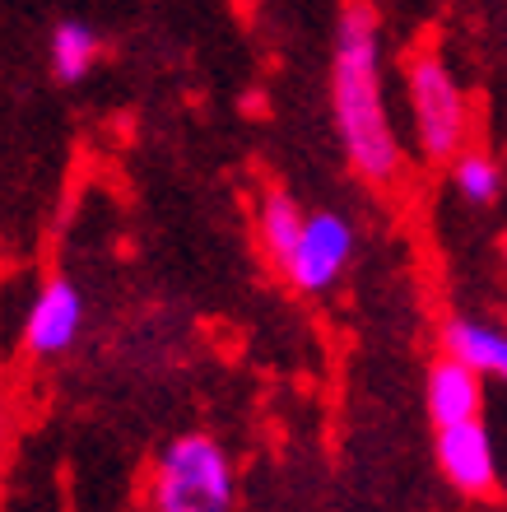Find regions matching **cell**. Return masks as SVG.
I'll use <instances>...</instances> for the list:
<instances>
[{"mask_svg":"<svg viewBox=\"0 0 507 512\" xmlns=\"http://www.w3.org/2000/svg\"><path fill=\"white\" fill-rule=\"evenodd\" d=\"M331 112L349 168L368 177L373 187H391L405 173V154L396 126L387 117L382 94V42H377V14L368 0H345L335 19L331 47Z\"/></svg>","mask_w":507,"mask_h":512,"instance_id":"6da1fadb","label":"cell"},{"mask_svg":"<svg viewBox=\"0 0 507 512\" xmlns=\"http://www.w3.org/2000/svg\"><path fill=\"white\" fill-rule=\"evenodd\" d=\"M154 512H233V461L210 433L168 443L149 489Z\"/></svg>","mask_w":507,"mask_h":512,"instance_id":"7a4b0ae2","label":"cell"},{"mask_svg":"<svg viewBox=\"0 0 507 512\" xmlns=\"http://www.w3.org/2000/svg\"><path fill=\"white\" fill-rule=\"evenodd\" d=\"M405 94H410V122L419 135L424 159L452 163L461 149H470V103L456 84L452 66L438 52H414L405 61Z\"/></svg>","mask_w":507,"mask_h":512,"instance_id":"3957f363","label":"cell"},{"mask_svg":"<svg viewBox=\"0 0 507 512\" xmlns=\"http://www.w3.org/2000/svg\"><path fill=\"white\" fill-rule=\"evenodd\" d=\"M433 457H438L442 480H447L456 494H466V499H489L494 489H503V475H498V452H494L489 429H484V419L438 429Z\"/></svg>","mask_w":507,"mask_h":512,"instance_id":"277c9868","label":"cell"},{"mask_svg":"<svg viewBox=\"0 0 507 512\" xmlns=\"http://www.w3.org/2000/svg\"><path fill=\"white\" fill-rule=\"evenodd\" d=\"M349 256H354V224H349L345 215L317 210V215H307L303 238H298L284 275H289L298 289H307V294H321V289H331V284L345 275Z\"/></svg>","mask_w":507,"mask_h":512,"instance_id":"5b68a950","label":"cell"},{"mask_svg":"<svg viewBox=\"0 0 507 512\" xmlns=\"http://www.w3.org/2000/svg\"><path fill=\"white\" fill-rule=\"evenodd\" d=\"M84 326V294L80 284L56 275L38 289V298L28 303V317H24V350L33 359H52V354H66L75 345Z\"/></svg>","mask_w":507,"mask_h":512,"instance_id":"8992f818","label":"cell"},{"mask_svg":"<svg viewBox=\"0 0 507 512\" xmlns=\"http://www.w3.org/2000/svg\"><path fill=\"white\" fill-rule=\"evenodd\" d=\"M424 405H428L433 429L470 424L484 410V378L475 368L461 364V359L442 354V359H433V368H428V378H424Z\"/></svg>","mask_w":507,"mask_h":512,"instance_id":"52a82bcc","label":"cell"},{"mask_svg":"<svg viewBox=\"0 0 507 512\" xmlns=\"http://www.w3.org/2000/svg\"><path fill=\"white\" fill-rule=\"evenodd\" d=\"M442 354L461 359L480 378H494L507 387V326L484 317H447L442 322Z\"/></svg>","mask_w":507,"mask_h":512,"instance_id":"ba28073f","label":"cell"},{"mask_svg":"<svg viewBox=\"0 0 507 512\" xmlns=\"http://www.w3.org/2000/svg\"><path fill=\"white\" fill-rule=\"evenodd\" d=\"M256 219H261V247H266L270 261L284 270L289 256H294V247H298V238H303L307 215L298 210V201L284 187H270L266 196H261V215Z\"/></svg>","mask_w":507,"mask_h":512,"instance_id":"9c48e42d","label":"cell"},{"mask_svg":"<svg viewBox=\"0 0 507 512\" xmlns=\"http://www.w3.org/2000/svg\"><path fill=\"white\" fill-rule=\"evenodd\" d=\"M103 56V38L80 19H61L52 28V75L61 84H80Z\"/></svg>","mask_w":507,"mask_h":512,"instance_id":"30bf717a","label":"cell"},{"mask_svg":"<svg viewBox=\"0 0 507 512\" xmlns=\"http://www.w3.org/2000/svg\"><path fill=\"white\" fill-rule=\"evenodd\" d=\"M452 187L466 205H494L503 196V163L484 149H461L452 159Z\"/></svg>","mask_w":507,"mask_h":512,"instance_id":"8fae6325","label":"cell"},{"mask_svg":"<svg viewBox=\"0 0 507 512\" xmlns=\"http://www.w3.org/2000/svg\"><path fill=\"white\" fill-rule=\"evenodd\" d=\"M503 266H507V233H503Z\"/></svg>","mask_w":507,"mask_h":512,"instance_id":"7c38bea8","label":"cell"},{"mask_svg":"<svg viewBox=\"0 0 507 512\" xmlns=\"http://www.w3.org/2000/svg\"><path fill=\"white\" fill-rule=\"evenodd\" d=\"M0 433H5V410H0Z\"/></svg>","mask_w":507,"mask_h":512,"instance_id":"4fadbf2b","label":"cell"},{"mask_svg":"<svg viewBox=\"0 0 507 512\" xmlns=\"http://www.w3.org/2000/svg\"><path fill=\"white\" fill-rule=\"evenodd\" d=\"M503 499H507V475H503Z\"/></svg>","mask_w":507,"mask_h":512,"instance_id":"5bb4252c","label":"cell"}]
</instances>
